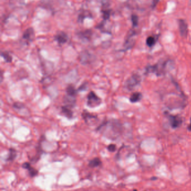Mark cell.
Wrapping results in <instances>:
<instances>
[{
    "label": "cell",
    "mask_w": 191,
    "mask_h": 191,
    "mask_svg": "<svg viewBox=\"0 0 191 191\" xmlns=\"http://www.w3.org/2000/svg\"><path fill=\"white\" fill-rule=\"evenodd\" d=\"M94 56L87 50L82 51L79 55V60L80 63L83 65H87L94 61Z\"/></svg>",
    "instance_id": "cell-3"
},
{
    "label": "cell",
    "mask_w": 191,
    "mask_h": 191,
    "mask_svg": "<svg viewBox=\"0 0 191 191\" xmlns=\"http://www.w3.org/2000/svg\"><path fill=\"white\" fill-rule=\"evenodd\" d=\"M140 82L141 78L140 76L137 74L133 75L127 79L125 83V87L128 90H132L138 85H139Z\"/></svg>",
    "instance_id": "cell-2"
},
{
    "label": "cell",
    "mask_w": 191,
    "mask_h": 191,
    "mask_svg": "<svg viewBox=\"0 0 191 191\" xmlns=\"http://www.w3.org/2000/svg\"><path fill=\"white\" fill-rule=\"evenodd\" d=\"M179 28L181 37H186L188 34V25L187 22L182 19L179 20Z\"/></svg>",
    "instance_id": "cell-11"
},
{
    "label": "cell",
    "mask_w": 191,
    "mask_h": 191,
    "mask_svg": "<svg viewBox=\"0 0 191 191\" xmlns=\"http://www.w3.org/2000/svg\"><path fill=\"white\" fill-rule=\"evenodd\" d=\"M54 40L57 42L59 45L65 44L68 41V35L63 31H58L54 36Z\"/></svg>",
    "instance_id": "cell-4"
},
{
    "label": "cell",
    "mask_w": 191,
    "mask_h": 191,
    "mask_svg": "<svg viewBox=\"0 0 191 191\" xmlns=\"http://www.w3.org/2000/svg\"><path fill=\"white\" fill-rule=\"evenodd\" d=\"M188 128L189 131H191V118H190V124H189V126H188Z\"/></svg>",
    "instance_id": "cell-27"
},
{
    "label": "cell",
    "mask_w": 191,
    "mask_h": 191,
    "mask_svg": "<svg viewBox=\"0 0 191 191\" xmlns=\"http://www.w3.org/2000/svg\"><path fill=\"white\" fill-rule=\"evenodd\" d=\"M87 83L85 82L83 84H82L81 85H80V86L77 89V91H85L87 89Z\"/></svg>",
    "instance_id": "cell-22"
},
{
    "label": "cell",
    "mask_w": 191,
    "mask_h": 191,
    "mask_svg": "<svg viewBox=\"0 0 191 191\" xmlns=\"http://www.w3.org/2000/svg\"><path fill=\"white\" fill-rule=\"evenodd\" d=\"M135 34H136V33L133 30H130L128 32L124 44V51H127L133 47L134 43V39H133V37Z\"/></svg>",
    "instance_id": "cell-5"
},
{
    "label": "cell",
    "mask_w": 191,
    "mask_h": 191,
    "mask_svg": "<svg viewBox=\"0 0 191 191\" xmlns=\"http://www.w3.org/2000/svg\"><path fill=\"white\" fill-rule=\"evenodd\" d=\"M108 149L109 151H111V152H114L116 150V146L115 145L112 144L108 147Z\"/></svg>",
    "instance_id": "cell-23"
},
{
    "label": "cell",
    "mask_w": 191,
    "mask_h": 191,
    "mask_svg": "<svg viewBox=\"0 0 191 191\" xmlns=\"http://www.w3.org/2000/svg\"><path fill=\"white\" fill-rule=\"evenodd\" d=\"M92 17H93V16H92L91 14L89 11L87 10H83L80 12V14L78 15V21L81 23H83L85 18Z\"/></svg>",
    "instance_id": "cell-14"
},
{
    "label": "cell",
    "mask_w": 191,
    "mask_h": 191,
    "mask_svg": "<svg viewBox=\"0 0 191 191\" xmlns=\"http://www.w3.org/2000/svg\"><path fill=\"white\" fill-rule=\"evenodd\" d=\"M101 12L102 13V16H103V20L106 21L110 18L112 10L109 9V5L108 4L107 2L103 3L101 6Z\"/></svg>",
    "instance_id": "cell-7"
},
{
    "label": "cell",
    "mask_w": 191,
    "mask_h": 191,
    "mask_svg": "<svg viewBox=\"0 0 191 191\" xmlns=\"http://www.w3.org/2000/svg\"><path fill=\"white\" fill-rule=\"evenodd\" d=\"M77 34L81 40L90 41L93 35V31L91 29H86L85 30L80 31Z\"/></svg>",
    "instance_id": "cell-9"
},
{
    "label": "cell",
    "mask_w": 191,
    "mask_h": 191,
    "mask_svg": "<svg viewBox=\"0 0 191 191\" xmlns=\"http://www.w3.org/2000/svg\"><path fill=\"white\" fill-rule=\"evenodd\" d=\"M101 98L95 92L91 91L89 93L87 97V105L89 107L91 108L97 107L101 104Z\"/></svg>",
    "instance_id": "cell-1"
},
{
    "label": "cell",
    "mask_w": 191,
    "mask_h": 191,
    "mask_svg": "<svg viewBox=\"0 0 191 191\" xmlns=\"http://www.w3.org/2000/svg\"><path fill=\"white\" fill-rule=\"evenodd\" d=\"M142 98V94L139 93V92H135L131 95L130 98V100L132 103H137L141 100Z\"/></svg>",
    "instance_id": "cell-15"
},
{
    "label": "cell",
    "mask_w": 191,
    "mask_h": 191,
    "mask_svg": "<svg viewBox=\"0 0 191 191\" xmlns=\"http://www.w3.org/2000/svg\"><path fill=\"white\" fill-rule=\"evenodd\" d=\"M133 191H137V190H136V189H134Z\"/></svg>",
    "instance_id": "cell-28"
},
{
    "label": "cell",
    "mask_w": 191,
    "mask_h": 191,
    "mask_svg": "<svg viewBox=\"0 0 191 191\" xmlns=\"http://www.w3.org/2000/svg\"><path fill=\"white\" fill-rule=\"evenodd\" d=\"M34 37V30L32 27H29L26 29L22 35V39L27 42V43L31 42L33 41Z\"/></svg>",
    "instance_id": "cell-6"
},
{
    "label": "cell",
    "mask_w": 191,
    "mask_h": 191,
    "mask_svg": "<svg viewBox=\"0 0 191 191\" xmlns=\"http://www.w3.org/2000/svg\"><path fill=\"white\" fill-rule=\"evenodd\" d=\"M22 167L24 168V169H28L29 170V174H30V175L31 177H34L36 175H37L38 172L37 171L35 170L33 168H32L30 164H29V163H25L24 164L22 165Z\"/></svg>",
    "instance_id": "cell-16"
},
{
    "label": "cell",
    "mask_w": 191,
    "mask_h": 191,
    "mask_svg": "<svg viewBox=\"0 0 191 191\" xmlns=\"http://www.w3.org/2000/svg\"><path fill=\"white\" fill-rule=\"evenodd\" d=\"M72 108H73L64 105L63 106L61 107V112L65 116L69 118V119H71L73 116V111L72 110Z\"/></svg>",
    "instance_id": "cell-12"
},
{
    "label": "cell",
    "mask_w": 191,
    "mask_h": 191,
    "mask_svg": "<svg viewBox=\"0 0 191 191\" xmlns=\"http://www.w3.org/2000/svg\"><path fill=\"white\" fill-rule=\"evenodd\" d=\"M3 80V72H1V81L2 82Z\"/></svg>",
    "instance_id": "cell-25"
},
{
    "label": "cell",
    "mask_w": 191,
    "mask_h": 191,
    "mask_svg": "<svg viewBox=\"0 0 191 191\" xmlns=\"http://www.w3.org/2000/svg\"><path fill=\"white\" fill-rule=\"evenodd\" d=\"M131 21L132 22V25L133 27H136L137 26L138 24H139V18H138L137 15H132L131 16Z\"/></svg>",
    "instance_id": "cell-20"
},
{
    "label": "cell",
    "mask_w": 191,
    "mask_h": 191,
    "mask_svg": "<svg viewBox=\"0 0 191 191\" xmlns=\"http://www.w3.org/2000/svg\"><path fill=\"white\" fill-rule=\"evenodd\" d=\"M1 57H3L4 60L7 63H11L12 61V57L7 51H2L1 53Z\"/></svg>",
    "instance_id": "cell-17"
},
{
    "label": "cell",
    "mask_w": 191,
    "mask_h": 191,
    "mask_svg": "<svg viewBox=\"0 0 191 191\" xmlns=\"http://www.w3.org/2000/svg\"><path fill=\"white\" fill-rule=\"evenodd\" d=\"M156 179H157V178L156 177H153V178H151V180H156Z\"/></svg>",
    "instance_id": "cell-26"
},
{
    "label": "cell",
    "mask_w": 191,
    "mask_h": 191,
    "mask_svg": "<svg viewBox=\"0 0 191 191\" xmlns=\"http://www.w3.org/2000/svg\"><path fill=\"white\" fill-rule=\"evenodd\" d=\"M82 117H83L85 122L87 124H91L97 120V116L89 113V112L86 110H84L83 111V113H82Z\"/></svg>",
    "instance_id": "cell-10"
},
{
    "label": "cell",
    "mask_w": 191,
    "mask_h": 191,
    "mask_svg": "<svg viewBox=\"0 0 191 191\" xmlns=\"http://www.w3.org/2000/svg\"><path fill=\"white\" fill-rule=\"evenodd\" d=\"M169 121L170 126L173 128H177L179 127L182 124V118L178 116H173V115H168Z\"/></svg>",
    "instance_id": "cell-8"
},
{
    "label": "cell",
    "mask_w": 191,
    "mask_h": 191,
    "mask_svg": "<svg viewBox=\"0 0 191 191\" xmlns=\"http://www.w3.org/2000/svg\"><path fill=\"white\" fill-rule=\"evenodd\" d=\"M16 156V151L14 149L10 150V155L7 158V160H12L15 159Z\"/></svg>",
    "instance_id": "cell-21"
},
{
    "label": "cell",
    "mask_w": 191,
    "mask_h": 191,
    "mask_svg": "<svg viewBox=\"0 0 191 191\" xmlns=\"http://www.w3.org/2000/svg\"><path fill=\"white\" fill-rule=\"evenodd\" d=\"M156 43V39L154 37H151V36H150V37H148L146 39V44L149 47H153L155 45Z\"/></svg>",
    "instance_id": "cell-19"
},
{
    "label": "cell",
    "mask_w": 191,
    "mask_h": 191,
    "mask_svg": "<svg viewBox=\"0 0 191 191\" xmlns=\"http://www.w3.org/2000/svg\"><path fill=\"white\" fill-rule=\"evenodd\" d=\"M23 106H24V105L21 103H15L13 104V107L16 109H21L23 107Z\"/></svg>",
    "instance_id": "cell-24"
},
{
    "label": "cell",
    "mask_w": 191,
    "mask_h": 191,
    "mask_svg": "<svg viewBox=\"0 0 191 191\" xmlns=\"http://www.w3.org/2000/svg\"><path fill=\"white\" fill-rule=\"evenodd\" d=\"M101 163V161L99 158H95V159L90 161L89 165V166H90L91 168H95L100 165Z\"/></svg>",
    "instance_id": "cell-18"
},
{
    "label": "cell",
    "mask_w": 191,
    "mask_h": 191,
    "mask_svg": "<svg viewBox=\"0 0 191 191\" xmlns=\"http://www.w3.org/2000/svg\"><path fill=\"white\" fill-rule=\"evenodd\" d=\"M77 92V89H76L73 85H70L67 87L66 90V95L71 97L76 98Z\"/></svg>",
    "instance_id": "cell-13"
}]
</instances>
